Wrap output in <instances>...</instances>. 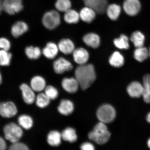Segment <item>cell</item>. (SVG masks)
<instances>
[{
    "label": "cell",
    "mask_w": 150,
    "mask_h": 150,
    "mask_svg": "<svg viewBox=\"0 0 150 150\" xmlns=\"http://www.w3.org/2000/svg\"><path fill=\"white\" fill-rule=\"evenodd\" d=\"M75 62L79 65L86 64L89 59V54L87 50L82 48L75 50L73 52Z\"/></svg>",
    "instance_id": "12"
},
{
    "label": "cell",
    "mask_w": 150,
    "mask_h": 150,
    "mask_svg": "<svg viewBox=\"0 0 150 150\" xmlns=\"http://www.w3.org/2000/svg\"><path fill=\"white\" fill-rule=\"evenodd\" d=\"M2 82V77L1 76V72H0V84H1V83Z\"/></svg>",
    "instance_id": "44"
},
{
    "label": "cell",
    "mask_w": 150,
    "mask_h": 150,
    "mask_svg": "<svg viewBox=\"0 0 150 150\" xmlns=\"http://www.w3.org/2000/svg\"><path fill=\"white\" fill-rule=\"evenodd\" d=\"M73 67L70 62L63 57L58 58L53 63L54 70L57 74H62L66 71H70Z\"/></svg>",
    "instance_id": "9"
},
{
    "label": "cell",
    "mask_w": 150,
    "mask_h": 150,
    "mask_svg": "<svg viewBox=\"0 0 150 150\" xmlns=\"http://www.w3.org/2000/svg\"><path fill=\"white\" fill-rule=\"evenodd\" d=\"M31 86L33 91L38 92L42 91L45 87V81L42 76H35L31 80Z\"/></svg>",
    "instance_id": "23"
},
{
    "label": "cell",
    "mask_w": 150,
    "mask_h": 150,
    "mask_svg": "<svg viewBox=\"0 0 150 150\" xmlns=\"http://www.w3.org/2000/svg\"><path fill=\"white\" fill-rule=\"evenodd\" d=\"M81 149L83 150H93L94 147L92 144L87 142L82 144L81 146Z\"/></svg>",
    "instance_id": "39"
},
{
    "label": "cell",
    "mask_w": 150,
    "mask_h": 150,
    "mask_svg": "<svg viewBox=\"0 0 150 150\" xmlns=\"http://www.w3.org/2000/svg\"><path fill=\"white\" fill-rule=\"evenodd\" d=\"M146 120H147L148 122L150 123V112L147 115V117H146Z\"/></svg>",
    "instance_id": "42"
},
{
    "label": "cell",
    "mask_w": 150,
    "mask_h": 150,
    "mask_svg": "<svg viewBox=\"0 0 150 150\" xmlns=\"http://www.w3.org/2000/svg\"><path fill=\"white\" fill-rule=\"evenodd\" d=\"M25 52L28 57L31 59H38L42 54L40 48L37 47L28 46L25 48Z\"/></svg>",
    "instance_id": "31"
},
{
    "label": "cell",
    "mask_w": 150,
    "mask_h": 150,
    "mask_svg": "<svg viewBox=\"0 0 150 150\" xmlns=\"http://www.w3.org/2000/svg\"><path fill=\"white\" fill-rule=\"evenodd\" d=\"M147 146L149 149H150V138L147 141Z\"/></svg>",
    "instance_id": "43"
},
{
    "label": "cell",
    "mask_w": 150,
    "mask_h": 150,
    "mask_svg": "<svg viewBox=\"0 0 150 150\" xmlns=\"http://www.w3.org/2000/svg\"><path fill=\"white\" fill-rule=\"evenodd\" d=\"M62 86L64 89L70 93L76 92L79 86L77 81L74 78L64 79L62 81Z\"/></svg>",
    "instance_id": "17"
},
{
    "label": "cell",
    "mask_w": 150,
    "mask_h": 150,
    "mask_svg": "<svg viewBox=\"0 0 150 150\" xmlns=\"http://www.w3.org/2000/svg\"><path fill=\"white\" fill-rule=\"evenodd\" d=\"M11 47V42L8 39L4 37L0 38V49L1 50L8 51Z\"/></svg>",
    "instance_id": "37"
},
{
    "label": "cell",
    "mask_w": 150,
    "mask_h": 150,
    "mask_svg": "<svg viewBox=\"0 0 150 150\" xmlns=\"http://www.w3.org/2000/svg\"><path fill=\"white\" fill-rule=\"evenodd\" d=\"M149 56H150V48H149Z\"/></svg>",
    "instance_id": "45"
},
{
    "label": "cell",
    "mask_w": 150,
    "mask_h": 150,
    "mask_svg": "<svg viewBox=\"0 0 150 150\" xmlns=\"http://www.w3.org/2000/svg\"><path fill=\"white\" fill-rule=\"evenodd\" d=\"M3 10V3L1 0H0V14Z\"/></svg>",
    "instance_id": "41"
},
{
    "label": "cell",
    "mask_w": 150,
    "mask_h": 150,
    "mask_svg": "<svg viewBox=\"0 0 150 150\" xmlns=\"http://www.w3.org/2000/svg\"><path fill=\"white\" fill-rule=\"evenodd\" d=\"M141 4L139 0H125L123 4L124 10L130 16L137 14L141 9Z\"/></svg>",
    "instance_id": "8"
},
{
    "label": "cell",
    "mask_w": 150,
    "mask_h": 150,
    "mask_svg": "<svg viewBox=\"0 0 150 150\" xmlns=\"http://www.w3.org/2000/svg\"><path fill=\"white\" fill-rule=\"evenodd\" d=\"M6 145L5 141L0 137V150H5L6 149Z\"/></svg>",
    "instance_id": "40"
},
{
    "label": "cell",
    "mask_w": 150,
    "mask_h": 150,
    "mask_svg": "<svg viewBox=\"0 0 150 150\" xmlns=\"http://www.w3.org/2000/svg\"><path fill=\"white\" fill-rule=\"evenodd\" d=\"M50 99L45 93H41L37 96L36 105L39 108H44L50 104Z\"/></svg>",
    "instance_id": "35"
},
{
    "label": "cell",
    "mask_w": 150,
    "mask_h": 150,
    "mask_svg": "<svg viewBox=\"0 0 150 150\" xmlns=\"http://www.w3.org/2000/svg\"><path fill=\"white\" fill-rule=\"evenodd\" d=\"M79 14L74 9H70L65 12L64 18L65 21L69 24H76L79 21Z\"/></svg>",
    "instance_id": "25"
},
{
    "label": "cell",
    "mask_w": 150,
    "mask_h": 150,
    "mask_svg": "<svg viewBox=\"0 0 150 150\" xmlns=\"http://www.w3.org/2000/svg\"><path fill=\"white\" fill-rule=\"evenodd\" d=\"M97 117L101 122L105 124L111 122L116 117L114 108L110 105H103L99 108L97 112Z\"/></svg>",
    "instance_id": "5"
},
{
    "label": "cell",
    "mask_w": 150,
    "mask_h": 150,
    "mask_svg": "<svg viewBox=\"0 0 150 150\" xmlns=\"http://www.w3.org/2000/svg\"><path fill=\"white\" fill-rule=\"evenodd\" d=\"M58 110L61 114L65 115H70L74 110V105L71 101L63 100L61 101Z\"/></svg>",
    "instance_id": "20"
},
{
    "label": "cell",
    "mask_w": 150,
    "mask_h": 150,
    "mask_svg": "<svg viewBox=\"0 0 150 150\" xmlns=\"http://www.w3.org/2000/svg\"><path fill=\"white\" fill-rule=\"evenodd\" d=\"M59 50L65 55L73 53L75 50L74 43L69 39H63L60 41L58 45Z\"/></svg>",
    "instance_id": "18"
},
{
    "label": "cell",
    "mask_w": 150,
    "mask_h": 150,
    "mask_svg": "<svg viewBox=\"0 0 150 150\" xmlns=\"http://www.w3.org/2000/svg\"><path fill=\"white\" fill-rule=\"evenodd\" d=\"M59 50V47L55 43L50 42L43 48L42 53L47 59H53L57 55Z\"/></svg>",
    "instance_id": "16"
},
{
    "label": "cell",
    "mask_w": 150,
    "mask_h": 150,
    "mask_svg": "<svg viewBox=\"0 0 150 150\" xmlns=\"http://www.w3.org/2000/svg\"><path fill=\"white\" fill-rule=\"evenodd\" d=\"M114 43L119 49L127 50L130 47L128 38L125 35L122 34L119 38L114 39Z\"/></svg>",
    "instance_id": "29"
},
{
    "label": "cell",
    "mask_w": 150,
    "mask_h": 150,
    "mask_svg": "<svg viewBox=\"0 0 150 150\" xmlns=\"http://www.w3.org/2000/svg\"><path fill=\"white\" fill-rule=\"evenodd\" d=\"M5 138L12 143L17 142L23 135V131L19 126L14 123L6 125L4 128Z\"/></svg>",
    "instance_id": "3"
},
{
    "label": "cell",
    "mask_w": 150,
    "mask_h": 150,
    "mask_svg": "<svg viewBox=\"0 0 150 150\" xmlns=\"http://www.w3.org/2000/svg\"><path fill=\"white\" fill-rule=\"evenodd\" d=\"M3 3V10L9 15L18 13L23 8L22 2L20 0H4Z\"/></svg>",
    "instance_id": "6"
},
{
    "label": "cell",
    "mask_w": 150,
    "mask_h": 150,
    "mask_svg": "<svg viewBox=\"0 0 150 150\" xmlns=\"http://www.w3.org/2000/svg\"><path fill=\"white\" fill-rule=\"evenodd\" d=\"M16 105L12 102H4L0 104V115L2 117L10 118L14 117L17 113Z\"/></svg>",
    "instance_id": "10"
},
{
    "label": "cell",
    "mask_w": 150,
    "mask_h": 150,
    "mask_svg": "<svg viewBox=\"0 0 150 150\" xmlns=\"http://www.w3.org/2000/svg\"><path fill=\"white\" fill-rule=\"evenodd\" d=\"M127 91L129 95L132 98H139L143 94L144 86L139 82H132L128 85Z\"/></svg>",
    "instance_id": "11"
},
{
    "label": "cell",
    "mask_w": 150,
    "mask_h": 150,
    "mask_svg": "<svg viewBox=\"0 0 150 150\" xmlns=\"http://www.w3.org/2000/svg\"><path fill=\"white\" fill-rule=\"evenodd\" d=\"M105 124L100 122L94 127L93 130L89 133L88 137L99 145H102L109 139L110 134Z\"/></svg>",
    "instance_id": "2"
},
{
    "label": "cell",
    "mask_w": 150,
    "mask_h": 150,
    "mask_svg": "<svg viewBox=\"0 0 150 150\" xmlns=\"http://www.w3.org/2000/svg\"><path fill=\"white\" fill-rule=\"evenodd\" d=\"M144 91L142 96L144 100L147 103H150V75L146 74L143 78Z\"/></svg>",
    "instance_id": "26"
},
{
    "label": "cell",
    "mask_w": 150,
    "mask_h": 150,
    "mask_svg": "<svg viewBox=\"0 0 150 150\" xmlns=\"http://www.w3.org/2000/svg\"><path fill=\"white\" fill-rule=\"evenodd\" d=\"M62 138L60 133L57 131H52L49 133L47 140L50 145L57 146L60 145Z\"/></svg>",
    "instance_id": "28"
},
{
    "label": "cell",
    "mask_w": 150,
    "mask_h": 150,
    "mask_svg": "<svg viewBox=\"0 0 150 150\" xmlns=\"http://www.w3.org/2000/svg\"><path fill=\"white\" fill-rule=\"evenodd\" d=\"M42 23L47 29L50 30L55 29L60 24V16L55 10L49 11L43 16Z\"/></svg>",
    "instance_id": "4"
},
{
    "label": "cell",
    "mask_w": 150,
    "mask_h": 150,
    "mask_svg": "<svg viewBox=\"0 0 150 150\" xmlns=\"http://www.w3.org/2000/svg\"><path fill=\"white\" fill-rule=\"evenodd\" d=\"M20 1H21V0H20Z\"/></svg>",
    "instance_id": "46"
},
{
    "label": "cell",
    "mask_w": 150,
    "mask_h": 150,
    "mask_svg": "<svg viewBox=\"0 0 150 150\" xmlns=\"http://www.w3.org/2000/svg\"><path fill=\"white\" fill-rule=\"evenodd\" d=\"M29 27L25 22L19 21L15 23L12 26L11 32L13 36L18 38L21 36L28 31Z\"/></svg>",
    "instance_id": "14"
},
{
    "label": "cell",
    "mask_w": 150,
    "mask_h": 150,
    "mask_svg": "<svg viewBox=\"0 0 150 150\" xmlns=\"http://www.w3.org/2000/svg\"><path fill=\"white\" fill-rule=\"evenodd\" d=\"M19 124L23 128L27 129H30L33 126V121L30 116L23 115L20 116L18 120Z\"/></svg>",
    "instance_id": "32"
},
{
    "label": "cell",
    "mask_w": 150,
    "mask_h": 150,
    "mask_svg": "<svg viewBox=\"0 0 150 150\" xmlns=\"http://www.w3.org/2000/svg\"><path fill=\"white\" fill-rule=\"evenodd\" d=\"M9 149L12 150H27L28 149L27 146L23 143L18 142L13 143Z\"/></svg>",
    "instance_id": "38"
},
{
    "label": "cell",
    "mask_w": 150,
    "mask_h": 150,
    "mask_svg": "<svg viewBox=\"0 0 150 150\" xmlns=\"http://www.w3.org/2000/svg\"><path fill=\"white\" fill-rule=\"evenodd\" d=\"M121 7L116 4L108 6L106 9L107 14L110 20L115 21L119 17L121 12Z\"/></svg>",
    "instance_id": "21"
},
{
    "label": "cell",
    "mask_w": 150,
    "mask_h": 150,
    "mask_svg": "<svg viewBox=\"0 0 150 150\" xmlns=\"http://www.w3.org/2000/svg\"><path fill=\"white\" fill-rule=\"evenodd\" d=\"M130 40L136 47H143L145 40V37L142 33L139 31L134 32L131 35Z\"/></svg>",
    "instance_id": "24"
},
{
    "label": "cell",
    "mask_w": 150,
    "mask_h": 150,
    "mask_svg": "<svg viewBox=\"0 0 150 150\" xmlns=\"http://www.w3.org/2000/svg\"><path fill=\"white\" fill-rule=\"evenodd\" d=\"M72 3L70 0H57L55 7L58 11L61 12H66L71 8Z\"/></svg>",
    "instance_id": "34"
},
{
    "label": "cell",
    "mask_w": 150,
    "mask_h": 150,
    "mask_svg": "<svg viewBox=\"0 0 150 150\" xmlns=\"http://www.w3.org/2000/svg\"><path fill=\"white\" fill-rule=\"evenodd\" d=\"M75 76L82 89H87L96 79V74L93 64H84L77 67L75 72Z\"/></svg>",
    "instance_id": "1"
},
{
    "label": "cell",
    "mask_w": 150,
    "mask_h": 150,
    "mask_svg": "<svg viewBox=\"0 0 150 150\" xmlns=\"http://www.w3.org/2000/svg\"><path fill=\"white\" fill-rule=\"evenodd\" d=\"M45 93L49 98L51 99H55L57 98L58 92L57 90L52 86H49L45 89Z\"/></svg>",
    "instance_id": "36"
},
{
    "label": "cell",
    "mask_w": 150,
    "mask_h": 150,
    "mask_svg": "<svg viewBox=\"0 0 150 150\" xmlns=\"http://www.w3.org/2000/svg\"><path fill=\"white\" fill-rule=\"evenodd\" d=\"M134 57L138 62H142L149 56V50L145 47L137 48L134 52Z\"/></svg>",
    "instance_id": "27"
},
{
    "label": "cell",
    "mask_w": 150,
    "mask_h": 150,
    "mask_svg": "<svg viewBox=\"0 0 150 150\" xmlns=\"http://www.w3.org/2000/svg\"><path fill=\"white\" fill-rule=\"evenodd\" d=\"M62 138L64 140L71 142H74L77 139V136L74 129L68 127L65 129L61 134Z\"/></svg>",
    "instance_id": "30"
},
{
    "label": "cell",
    "mask_w": 150,
    "mask_h": 150,
    "mask_svg": "<svg viewBox=\"0 0 150 150\" xmlns=\"http://www.w3.org/2000/svg\"><path fill=\"white\" fill-rule=\"evenodd\" d=\"M23 100L26 103L31 104L34 102L35 95L33 90L27 84L23 83L20 86Z\"/></svg>",
    "instance_id": "13"
},
{
    "label": "cell",
    "mask_w": 150,
    "mask_h": 150,
    "mask_svg": "<svg viewBox=\"0 0 150 150\" xmlns=\"http://www.w3.org/2000/svg\"><path fill=\"white\" fill-rule=\"evenodd\" d=\"M8 51L0 50V65L1 66H8L10 64L12 54Z\"/></svg>",
    "instance_id": "33"
},
{
    "label": "cell",
    "mask_w": 150,
    "mask_h": 150,
    "mask_svg": "<svg viewBox=\"0 0 150 150\" xmlns=\"http://www.w3.org/2000/svg\"><path fill=\"white\" fill-rule=\"evenodd\" d=\"M109 62L114 67L117 68L121 67L124 64V58L120 52L116 51L110 56L109 59Z\"/></svg>",
    "instance_id": "22"
},
{
    "label": "cell",
    "mask_w": 150,
    "mask_h": 150,
    "mask_svg": "<svg viewBox=\"0 0 150 150\" xmlns=\"http://www.w3.org/2000/svg\"><path fill=\"white\" fill-rule=\"evenodd\" d=\"M84 4L99 14L104 13L108 6V0H83Z\"/></svg>",
    "instance_id": "7"
},
{
    "label": "cell",
    "mask_w": 150,
    "mask_h": 150,
    "mask_svg": "<svg viewBox=\"0 0 150 150\" xmlns=\"http://www.w3.org/2000/svg\"><path fill=\"white\" fill-rule=\"evenodd\" d=\"M96 12L93 9L88 7L82 8L80 13V18L84 22L91 23L96 16Z\"/></svg>",
    "instance_id": "19"
},
{
    "label": "cell",
    "mask_w": 150,
    "mask_h": 150,
    "mask_svg": "<svg viewBox=\"0 0 150 150\" xmlns=\"http://www.w3.org/2000/svg\"><path fill=\"white\" fill-rule=\"evenodd\" d=\"M82 39L83 42L86 45L92 48H97L100 46V37L95 33L87 34L84 35Z\"/></svg>",
    "instance_id": "15"
}]
</instances>
